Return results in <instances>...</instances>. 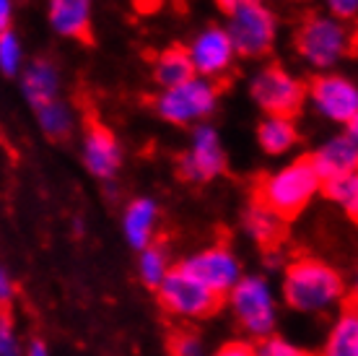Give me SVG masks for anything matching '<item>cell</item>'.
Returning <instances> with one entry per match:
<instances>
[{"mask_svg":"<svg viewBox=\"0 0 358 356\" xmlns=\"http://www.w3.org/2000/svg\"><path fill=\"white\" fill-rule=\"evenodd\" d=\"M244 229L265 252H273L286 240V219H280L275 211L265 208L257 200H252L250 208L244 211Z\"/></svg>","mask_w":358,"mask_h":356,"instance_id":"e0dca14e","label":"cell"},{"mask_svg":"<svg viewBox=\"0 0 358 356\" xmlns=\"http://www.w3.org/2000/svg\"><path fill=\"white\" fill-rule=\"evenodd\" d=\"M306 89L317 112L332 123L348 125L358 115V86L345 76L338 73L314 76Z\"/></svg>","mask_w":358,"mask_h":356,"instance_id":"8fae6325","label":"cell"},{"mask_svg":"<svg viewBox=\"0 0 358 356\" xmlns=\"http://www.w3.org/2000/svg\"><path fill=\"white\" fill-rule=\"evenodd\" d=\"M278 21L273 11L265 8L262 3L239 8L229 16V36L234 42V50L242 57H262L270 53V47L275 42Z\"/></svg>","mask_w":358,"mask_h":356,"instance_id":"ba28073f","label":"cell"},{"mask_svg":"<svg viewBox=\"0 0 358 356\" xmlns=\"http://www.w3.org/2000/svg\"><path fill=\"white\" fill-rule=\"evenodd\" d=\"M312 164L322 182L353 174L358 172V143L350 141L348 135H335L312 153Z\"/></svg>","mask_w":358,"mask_h":356,"instance_id":"9a60e30c","label":"cell"},{"mask_svg":"<svg viewBox=\"0 0 358 356\" xmlns=\"http://www.w3.org/2000/svg\"><path fill=\"white\" fill-rule=\"evenodd\" d=\"M83 164L99 179H112L122 164V146L104 123L89 120L83 135Z\"/></svg>","mask_w":358,"mask_h":356,"instance_id":"4fadbf2b","label":"cell"},{"mask_svg":"<svg viewBox=\"0 0 358 356\" xmlns=\"http://www.w3.org/2000/svg\"><path fill=\"white\" fill-rule=\"evenodd\" d=\"M215 102H218V86L213 81L195 76L177 89L162 91L153 102V109L171 125H200L206 117L213 115Z\"/></svg>","mask_w":358,"mask_h":356,"instance_id":"5b68a950","label":"cell"},{"mask_svg":"<svg viewBox=\"0 0 358 356\" xmlns=\"http://www.w3.org/2000/svg\"><path fill=\"white\" fill-rule=\"evenodd\" d=\"M218 3V8L224 11V13H236L239 8H247V6H255V3H262V0H215Z\"/></svg>","mask_w":358,"mask_h":356,"instance_id":"4dcf8cb0","label":"cell"},{"mask_svg":"<svg viewBox=\"0 0 358 356\" xmlns=\"http://www.w3.org/2000/svg\"><path fill=\"white\" fill-rule=\"evenodd\" d=\"M21 94L31 109H39L60 99V71L50 57H34L21 73Z\"/></svg>","mask_w":358,"mask_h":356,"instance_id":"5bb4252c","label":"cell"},{"mask_svg":"<svg viewBox=\"0 0 358 356\" xmlns=\"http://www.w3.org/2000/svg\"><path fill=\"white\" fill-rule=\"evenodd\" d=\"M322 356H358V299L348 296L330 330Z\"/></svg>","mask_w":358,"mask_h":356,"instance_id":"d6986e66","label":"cell"},{"mask_svg":"<svg viewBox=\"0 0 358 356\" xmlns=\"http://www.w3.org/2000/svg\"><path fill=\"white\" fill-rule=\"evenodd\" d=\"M50 27L65 39L91 45V0H50Z\"/></svg>","mask_w":358,"mask_h":356,"instance_id":"2e32d148","label":"cell"},{"mask_svg":"<svg viewBox=\"0 0 358 356\" xmlns=\"http://www.w3.org/2000/svg\"><path fill=\"white\" fill-rule=\"evenodd\" d=\"M322 193H324V198H330L332 203L341 205L343 211L348 214L350 221L358 224V172L324 182Z\"/></svg>","mask_w":358,"mask_h":356,"instance_id":"cb8c5ba5","label":"cell"},{"mask_svg":"<svg viewBox=\"0 0 358 356\" xmlns=\"http://www.w3.org/2000/svg\"><path fill=\"white\" fill-rule=\"evenodd\" d=\"M294 45L312 68L327 71L332 65H338L343 57L353 55L356 34L343 18L309 13L301 21V27L296 29Z\"/></svg>","mask_w":358,"mask_h":356,"instance_id":"3957f363","label":"cell"},{"mask_svg":"<svg viewBox=\"0 0 358 356\" xmlns=\"http://www.w3.org/2000/svg\"><path fill=\"white\" fill-rule=\"evenodd\" d=\"M27 356H50V354H47V346L42 341H31L27 348Z\"/></svg>","mask_w":358,"mask_h":356,"instance_id":"836d02e7","label":"cell"},{"mask_svg":"<svg viewBox=\"0 0 358 356\" xmlns=\"http://www.w3.org/2000/svg\"><path fill=\"white\" fill-rule=\"evenodd\" d=\"M345 135H348V138L353 143H358V115L353 117V120H350L348 125H345Z\"/></svg>","mask_w":358,"mask_h":356,"instance_id":"e575fe53","label":"cell"},{"mask_svg":"<svg viewBox=\"0 0 358 356\" xmlns=\"http://www.w3.org/2000/svg\"><path fill=\"white\" fill-rule=\"evenodd\" d=\"M159 302L164 304V310L177 315V317H210L221 304L224 296H218L210 292L208 286H203L197 278H192L182 266L171 268L166 281L159 289Z\"/></svg>","mask_w":358,"mask_h":356,"instance_id":"8992f818","label":"cell"},{"mask_svg":"<svg viewBox=\"0 0 358 356\" xmlns=\"http://www.w3.org/2000/svg\"><path fill=\"white\" fill-rule=\"evenodd\" d=\"M226 170V153L221 146V138L210 125L200 123L192 130L189 149L177 161V172L185 182H210L213 177L224 174Z\"/></svg>","mask_w":358,"mask_h":356,"instance_id":"9c48e42d","label":"cell"},{"mask_svg":"<svg viewBox=\"0 0 358 356\" xmlns=\"http://www.w3.org/2000/svg\"><path fill=\"white\" fill-rule=\"evenodd\" d=\"M353 296L358 299V276H356V292H353Z\"/></svg>","mask_w":358,"mask_h":356,"instance_id":"d590c367","label":"cell"},{"mask_svg":"<svg viewBox=\"0 0 358 356\" xmlns=\"http://www.w3.org/2000/svg\"><path fill=\"white\" fill-rule=\"evenodd\" d=\"M169 356H206V346L195 330H174L169 336Z\"/></svg>","mask_w":358,"mask_h":356,"instance_id":"484cf974","label":"cell"},{"mask_svg":"<svg viewBox=\"0 0 358 356\" xmlns=\"http://www.w3.org/2000/svg\"><path fill=\"white\" fill-rule=\"evenodd\" d=\"M189 57L195 62V71L200 78H221L231 71V62L236 57L234 42L226 27H208L189 42Z\"/></svg>","mask_w":358,"mask_h":356,"instance_id":"7c38bea8","label":"cell"},{"mask_svg":"<svg viewBox=\"0 0 358 356\" xmlns=\"http://www.w3.org/2000/svg\"><path fill=\"white\" fill-rule=\"evenodd\" d=\"M197 76L195 62L189 57V47L171 45L166 47L156 62H153V81L162 86L164 91L177 89L182 83H187Z\"/></svg>","mask_w":358,"mask_h":356,"instance_id":"ac0fdd59","label":"cell"},{"mask_svg":"<svg viewBox=\"0 0 358 356\" xmlns=\"http://www.w3.org/2000/svg\"><path fill=\"white\" fill-rule=\"evenodd\" d=\"M257 141H260L262 151L270 153V156H278V153H286L288 149H294L296 141H299V133H296V125L291 117H265L257 128Z\"/></svg>","mask_w":358,"mask_h":356,"instance_id":"44dd1931","label":"cell"},{"mask_svg":"<svg viewBox=\"0 0 358 356\" xmlns=\"http://www.w3.org/2000/svg\"><path fill=\"white\" fill-rule=\"evenodd\" d=\"M10 13H13V0H0V32L10 29Z\"/></svg>","mask_w":358,"mask_h":356,"instance_id":"d6a6232c","label":"cell"},{"mask_svg":"<svg viewBox=\"0 0 358 356\" xmlns=\"http://www.w3.org/2000/svg\"><path fill=\"white\" fill-rule=\"evenodd\" d=\"M213 356H257V348L244 343V341H231V343L218 348Z\"/></svg>","mask_w":358,"mask_h":356,"instance_id":"f546056e","label":"cell"},{"mask_svg":"<svg viewBox=\"0 0 358 356\" xmlns=\"http://www.w3.org/2000/svg\"><path fill=\"white\" fill-rule=\"evenodd\" d=\"M257 356H314L312 351L296 346L286 338H278V336H270V338H262L257 343Z\"/></svg>","mask_w":358,"mask_h":356,"instance_id":"4316f807","label":"cell"},{"mask_svg":"<svg viewBox=\"0 0 358 356\" xmlns=\"http://www.w3.org/2000/svg\"><path fill=\"white\" fill-rule=\"evenodd\" d=\"M159 219V205L153 203L151 198H135L133 203L125 208V237L135 249L143 252L145 247L153 245V226Z\"/></svg>","mask_w":358,"mask_h":356,"instance_id":"ffe728a7","label":"cell"},{"mask_svg":"<svg viewBox=\"0 0 358 356\" xmlns=\"http://www.w3.org/2000/svg\"><path fill=\"white\" fill-rule=\"evenodd\" d=\"M322 185L324 182L314 170L312 156H301L286 164L283 170L257 179L252 200H257L265 208L275 211L280 219L291 221L309 205V200L322 190Z\"/></svg>","mask_w":358,"mask_h":356,"instance_id":"6da1fadb","label":"cell"},{"mask_svg":"<svg viewBox=\"0 0 358 356\" xmlns=\"http://www.w3.org/2000/svg\"><path fill=\"white\" fill-rule=\"evenodd\" d=\"M34 115L39 128H42V133L50 141H65L73 133V112L63 99H55V102H50L45 107H39Z\"/></svg>","mask_w":358,"mask_h":356,"instance_id":"7402d4cb","label":"cell"},{"mask_svg":"<svg viewBox=\"0 0 358 356\" xmlns=\"http://www.w3.org/2000/svg\"><path fill=\"white\" fill-rule=\"evenodd\" d=\"M179 266L218 296L231 294L236 284L242 281L239 278V260L234 258V252L226 245L200 249L195 255H189L187 260H182Z\"/></svg>","mask_w":358,"mask_h":356,"instance_id":"30bf717a","label":"cell"},{"mask_svg":"<svg viewBox=\"0 0 358 356\" xmlns=\"http://www.w3.org/2000/svg\"><path fill=\"white\" fill-rule=\"evenodd\" d=\"M327 6H330V16L343 18V21L358 13V0H327Z\"/></svg>","mask_w":358,"mask_h":356,"instance_id":"f1b7e54d","label":"cell"},{"mask_svg":"<svg viewBox=\"0 0 358 356\" xmlns=\"http://www.w3.org/2000/svg\"><path fill=\"white\" fill-rule=\"evenodd\" d=\"M250 94L257 102V107L268 112L270 117H291L294 120V115L304 104L309 89L299 78H294L283 65L270 62L252 76Z\"/></svg>","mask_w":358,"mask_h":356,"instance_id":"277c9868","label":"cell"},{"mask_svg":"<svg viewBox=\"0 0 358 356\" xmlns=\"http://www.w3.org/2000/svg\"><path fill=\"white\" fill-rule=\"evenodd\" d=\"M21 62H24V50H21L16 32H10V29L0 32V68H3V76L13 78L21 71Z\"/></svg>","mask_w":358,"mask_h":356,"instance_id":"d4e9b609","label":"cell"},{"mask_svg":"<svg viewBox=\"0 0 358 356\" xmlns=\"http://www.w3.org/2000/svg\"><path fill=\"white\" fill-rule=\"evenodd\" d=\"M231 310L236 322L257 338H270L275 325V302L270 286L257 276L242 278L231 292Z\"/></svg>","mask_w":358,"mask_h":356,"instance_id":"52a82bcc","label":"cell"},{"mask_svg":"<svg viewBox=\"0 0 358 356\" xmlns=\"http://www.w3.org/2000/svg\"><path fill=\"white\" fill-rule=\"evenodd\" d=\"M0 356H21L18 341L10 328V310H3V317H0Z\"/></svg>","mask_w":358,"mask_h":356,"instance_id":"83f0119b","label":"cell"},{"mask_svg":"<svg viewBox=\"0 0 358 356\" xmlns=\"http://www.w3.org/2000/svg\"><path fill=\"white\" fill-rule=\"evenodd\" d=\"M169 255H166V245L164 242H153L151 247L141 252V278L145 286L151 289H162V284L169 276Z\"/></svg>","mask_w":358,"mask_h":356,"instance_id":"603a6c76","label":"cell"},{"mask_svg":"<svg viewBox=\"0 0 358 356\" xmlns=\"http://www.w3.org/2000/svg\"><path fill=\"white\" fill-rule=\"evenodd\" d=\"M286 304L299 312H322L345 296L341 273L332 266L314 258H299L288 263L283 278Z\"/></svg>","mask_w":358,"mask_h":356,"instance_id":"7a4b0ae2","label":"cell"},{"mask_svg":"<svg viewBox=\"0 0 358 356\" xmlns=\"http://www.w3.org/2000/svg\"><path fill=\"white\" fill-rule=\"evenodd\" d=\"M10 294H13V284H10L8 271H3V273H0V299H3V310H8Z\"/></svg>","mask_w":358,"mask_h":356,"instance_id":"1f68e13d","label":"cell"}]
</instances>
